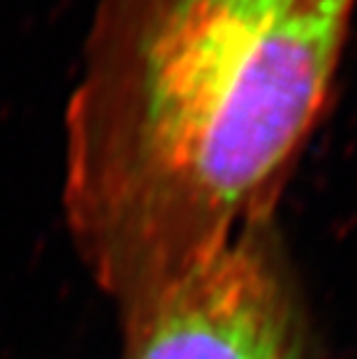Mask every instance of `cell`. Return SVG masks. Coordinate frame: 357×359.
I'll return each mask as SVG.
<instances>
[{
  "instance_id": "cell-2",
  "label": "cell",
  "mask_w": 357,
  "mask_h": 359,
  "mask_svg": "<svg viewBox=\"0 0 357 359\" xmlns=\"http://www.w3.org/2000/svg\"><path fill=\"white\" fill-rule=\"evenodd\" d=\"M121 316L123 359H304L297 302L264 225Z\"/></svg>"
},
{
  "instance_id": "cell-1",
  "label": "cell",
  "mask_w": 357,
  "mask_h": 359,
  "mask_svg": "<svg viewBox=\"0 0 357 359\" xmlns=\"http://www.w3.org/2000/svg\"><path fill=\"white\" fill-rule=\"evenodd\" d=\"M357 0H95L65 209L121 313L267 223L337 93Z\"/></svg>"
}]
</instances>
